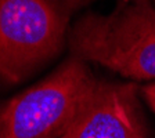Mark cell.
Segmentation results:
<instances>
[{"label": "cell", "mask_w": 155, "mask_h": 138, "mask_svg": "<svg viewBox=\"0 0 155 138\" xmlns=\"http://www.w3.org/2000/svg\"><path fill=\"white\" fill-rule=\"evenodd\" d=\"M74 57L136 80L155 79V10L150 0H122L112 13L84 14L71 29Z\"/></svg>", "instance_id": "cell-1"}, {"label": "cell", "mask_w": 155, "mask_h": 138, "mask_svg": "<svg viewBox=\"0 0 155 138\" xmlns=\"http://www.w3.org/2000/svg\"><path fill=\"white\" fill-rule=\"evenodd\" d=\"M87 0H0V82L15 84L64 44L72 14Z\"/></svg>", "instance_id": "cell-2"}, {"label": "cell", "mask_w": 155, "mask_h": 138, "mask_svg": "<svg viewBox=\"0 0 155 138\" xmlns=\"http://www.w3.org/2000/svg\"><path fill=\"white\" fill-rule=\"evenodd\" d=\"M96 80L84 61L71 58L2 108L0 138L62 137Z\"/></svg>", "instance_id": "cell-3"}, {"label": "cell", "mask_w": 155, "mask_h": 138, "mask_svg": "<svg viewBox=\"0 0 155 138\" xmlns=\"http://www.w3.org/2000/svg\"><path fill=\"white\" fill-rule=\"evenodd\" d=\"M60 138H145L136 87L96 80Z\"/></svg>", "instance_id": "cell-4"}, {"label": "cell", "mask_w": 155, "mask_h": 138, "mask_svg": "<svg viewBox=\"0 0 155 138\" xmlns=\"http://www.w3.org/2000/svg\"><path fill=\"white\" fill-rule=\"evenodd\" d=\"M143 94H144V98L147 101L151 109L155 112V83L154 84H148L143 88Z\"/></svg>", "instance_id": "cell-5"}, {"label": "cell", "mask_w": 155, "mask_h": 138, "mask_svg": "<svg viewBox=\"0 0 155 138\" xmlns=\"http://www.w3.org/2000/svg\"><path fill=\"white\" fill-rule=\"evenodd\" d=\"M150 2H151V0H150ZM152 2H155V0H152Z\"/></svg>", "instance_id": "cell-6"}]
</instances>
